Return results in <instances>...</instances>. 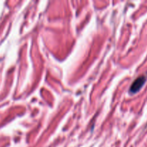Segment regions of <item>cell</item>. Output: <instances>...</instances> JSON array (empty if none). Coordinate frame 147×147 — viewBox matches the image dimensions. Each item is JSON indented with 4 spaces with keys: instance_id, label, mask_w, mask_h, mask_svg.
I'll return each instance as SVG.
<instances>
[{
    "instance_id": "6da1fadb",
    "label": "cell",
    "mask_w": 147,
    "mask_h": 147,
    "mask_svg": "<svg viewBox=\"0 0 147 147\" xmlns=\"http://www.w3.org/2000/svg\"><path fill=\"white\" fill-rule=\"evenodd\" d=\"M146 77L143 76H141L138 77V78H136L134 81V82L132 83L129 89V92L131 93H136L138 91H139L143 87V85H144V83H146Z\"/></svg>"
}]
</instances>
